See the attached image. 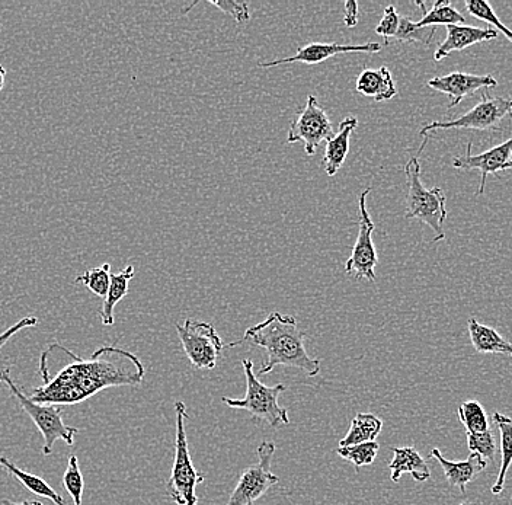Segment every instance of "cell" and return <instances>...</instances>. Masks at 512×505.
<instances>
[{"label":"cell","instance_id":"obj_1","mask_svg":"<svg viewBox=\"0 0 512 505\" xmlns=\"http://www.w3.org/2000/svg\"><path fill=\"white\" fill-rule=\"evenodd\" d=\"M59 350L70 357L60 372L48 375L47 354H41L40 373L43 385L34 389L31 399L37 404L76 405L104 389L114 386H137L143 382L144 366L136 354L117 347H101L91 359H82L63 345Z\"/></svg>","mask_w":512,"mask_h":505},{"label":"cell","instance_id":"obj_2","mask_svg":"<svg viewBox=\"0 0 512 505\" xmlns=\"http://www.w3.org/2000/svg\"><path fill=\"white\" fill-rule=\"evenodd\" d=\"M246 341L267 351V361L259 370V375H268L277 366L296 367L309 377L320 373V361L307 354L304 332L300 331L297 319L293 316L271 313L261 324L246 329L242 340L224 348H233Z\"/></svg>","mask_w":512,"mask_h":505},{"label":"cell","instance_id":"obj_3","mask_svg":"<svg viewBox=\"0 0 512 505\" xmlns=\"http://www.w3.org/2000/svg\"><path fill=\"white\" fill-rule=\"evenodd\" d=\"M408 194H406V219H418L430 226L435 233L432 242L444 241V223L447 220V197L440 187L427 190L421 181V163L419 159H409L405 165Z\"/></svg>","mask_w":512,"mask_h":505},{"label":"cell","instance_id":"obj_4","mask_svg":"<svg viewBox=\"0 0 512 505\" xmlns=\"http://www.w3.org/2000/svg\"><path fill=\"white\" fill-rule=\"evenodd\" d=\"M176 437L175 457L169 478L168 497L178 505H197V487L203 484L204 475L195 469L192 463L187 437V405L182 401L175 402Z\"/></svg>","mask_w":512,"mask_h":505},{"label":"cell","instance_id":"obj_5","mask_svg":"<svg viewBox=\"0 0 512 505\" xmlns=\"http://www.w3.org/2000/svg\"><path fill=\"white\" fill-rule=\"evenodd\" d=\"M0 383H3V385L8 388V391L11 392V395L19 402L22 409L27 412L32 423L37 425L38 431H40L44 439V455H51L57 440H63L67 446H73L76 434L79 433V428L70 427V425L64 423L62 407L37 404V402L32 401L31 396L25 395V393L19 389V386L16 385L15 380L12 379L11 369H9V367L0 370Z\"/></svg>","mask_w":512,"mask_h":505},{"label":"cell","instance_id":"obj_6","mask_svg":"<svg viewBox=\"0 0 512 505\" xmlns=\"http://www.w3.org/2000/svg\"><path fill=\"white\" fill-rule=\"evenodd\" d=\"M246 377V395L243 399L223 398L229 408L245 409L256 420L265 421L272 428L290 424L287 409L278 404V396L286 392V386H267L256 377L252 360H242Z\"/></svg>","mask_w":512,"mask_h":505},{"label":"cell","instance_id":"obj_7","mask_svg":"<svg viewBox=\"0 0 512 505\" xmlns=\"http://www.w3.org/2000/svg\"><path fill=\"white\" fill-rule=\"evenodd\" d=\"M176 331L185 356L195 369L211 370L217 366L224 344L213 325L187 319L184 325L176 324Z\"/></svg>","mask_w":512,"mask_h":505},{"label":"cell","instance_id":"obj_8","mask_svg":"<svg viewBox=\"0 0 512 505\" xmlns=\"http://www.w3.org/2000/svg\"><path fill=\"white\" fill-rule=\"evenodd\" d=\"M507 117H512V99L489 97V92L485 89L479 104L472 110L460 115L456 120L434 121L419 131V134L425 137L430 131L450 129L496 130Z\"/></svg>","mask_w":512,"mask_h":505},{"label":"cell","instance_id":"obj_9","mask_svg":"<svg viewBox=\"0 0 512 505\" xmlns=\"http://www.w3.org/2000/svg\"><path fill=\"white\" fill-rule=\"evenodd\" d=\"M256 453L258 462L240 473L238 485L233 489L227 505H254L256 500L280 482V478L271 472L275 444L271 441H262Z\"/></svg>","mask_w":512,"mask_h":505},{"label":"cell","instance_id":"obj_10","mask_svg":"<svg viewBox=\"0 0 512 505\" xmlns=\"http://www.w3.org/2000/svg\"><path fill=\"white\" fill-rule=\"evenodd\" d=\"M371 188H366L360 194L358 200V210H360V219H358V236L355 244L352 246L351 257L345 262V271L355 280L376 281V267L379 264L376 246L373 242V233L376 230L373 220L367 210V197Z\"/></svg>","mask_w":512,"mask_h":505},{"label":"cell","instance_id":"obj_11","mask_svg":"<svg viewBox=\"0 0 512 505\" xmlns=\"http://www.w3.org/2000/svg\"><path fill=\"white\" fill-rule=\"evenodd\" d=\"M334 134L331 120L320 107L318 98L315 95H309L306 105L297 114L296 120L291 123L287 143L288 145L303 143L307 155L313 156L322 142L331 139Z\"/></svg>","mask_w":512,"mask_h":505},{"label":"cell","instance_id":"obj_12","mask_svg":"<svg viewBox=\"0 0 512 505\" xmlns=\"http://www.w3.org/2000/svg\"><path fill=\"white\" fill-rule=\"evenodd\" d=\"M453 166L456 169H462V171L478 169L480 172L478 196H482L485 193L488 175L512 169V137L505 140L501 145L495 146L494 149L480 153V155H472V143H469L466 153L453 159Z\"/></svg>","mask_w":512,"mask_h":505},{"label":"cell","instance_id":"obj_13","mask_svg":"<svg viewBox=\"0 0 512 505\" xmlns=\"http://www.w3.org/2000/svg\"><path fill=\"white\" fill-rule=\"evenodd\" d=\"M382 46L379 43L366 44H339V43H310L300 47L294 56L286 59L272 60V62L261 63L262 69H271L281 65H290V63H303V65L315 66L338 54L347 53H380Z\"/></svg>","mask_w":512,"mask_h":505},{"label":"cell","instance_id":"obj_14","mask_svg":"<svg viewBox=\"0 0 512 505\" xmlns=\"http://www.w3.org/2000/svg\"><path fill=\"white\" fill-rule=\"evenodd\" d=\"M434 91L450 97L448 108L457 107L464 98L472 97L480 89L495 88L498 81L492 75H470V73L453 72L450 75L430 79L427 82Z\"/></svg>","mask_w":512,"mask_h":505},{"label":"cell","instance_id":"obj_15","mask_svg":"<svg viewBox=\"0 0 512 505\" xmlns=\"http://www.w3.org/2000/svg\"><path fill=\"white\" fill-rule=\"evenodd\" d=\"M498 35V31L492 30V28L483 30V28L469 27V25H448L446 40L438 46L434 60L441 62L454 51L466 50L467 47L475 46V44L494 40Z\"/></svg>","mask_w":512,"mask_h":505},{"label":"cell","instance_id":"obj_16","mask_svg":"<svg viewBox=\"0 0 512 505\" xmlns=\"http://www.w3.org/2000/svg\"><path fill=\"white\" fill-rule=\"evenodd\" d=\"M431 457L440 463L450 487L459 488L463 494L466 492V485L488 468V462L482 459L478 453H472L469 459L463 460V462H453V460L446 459L440 450L432 449Z\"/></svg>","mask_w":512,"mask_h":505},{"label":"cell","instance_id":"obj_17","mask_svg":"<svg viewBox=\"0 0 512 505\" xmlns=\"http://www.w3.org/2000/svg\"><path fill=\"white\" fill-rule=\"evenodd\" d=\"M358 127V120L355 117L344 118L339 124V130L336 131L331 139L326 140L325 156H323V168L329 177H335L339 169L347 161L350 153L351 134Z\"/></svg>","mask_w":512,"mask_h":505},{"label":"cell","instance_id":"obj_18","mask_svg":"<svg viewBox=\"0 0 512 505\" xmlns=\"http://www.w3.org/2000/svg\"><path fill=\"white\" fill-rule=\"evenodd\" d=\"M355 89L364 97L373 98L376 102L389 101L398 94L392 73L386 66L379 69H364L357 78Z\"/></svg>","mask_w":512,"mask_h":505},{"label":"cell","instance_id":"obj_19","mask_svg":"<svg viewBox=\"0 0 512 505\" xmlns=\"http://www.w3.org/2000/svg\"><path fill=\"white\" fill-rule=\"evenodd\" d=\"M393 460L390 462V478L393 482L400 481L403 473H411L416 482H425L430 479L431 471L421 453L412 446L393 447Z\"/></svg>","mask_w":512,"mask_h":505},{"label":"cell","instance_id":"obj_20","mask_svg":"<svg viewBox=\"0 0 512 505\" xmlns=\"http://www.w3.org/2000/svg\"><path fill=\"white\" fill-rule=\"evenodd\" d=\"M470 341L479 354H505L512 357V343L505 340L496 329L480 324L478 319L470 318L467 322Z\"/></svg>","mask_w":512,"mask_h":505},{"label":"cell","instance_id":"obj_21","mask_svg":"<svg viewBox=\"0 0 512 505\" xmlns=\"http://www.w3.org/2000/svg\"><path fill=\"white\" fill-rule=\"evenodd\" d=\"M134 276H136V271H134L133 265H128L121 273H111L110 289H108L107 296H105L104 303H102V308L99 310L102 325H114L115 306L127 296L128 286H130V281L133 280Z\"/></svg>","mask_w":512,"mask_h":505},{"label":"cell","instance_id":"obj_22","mask_svg":"<svg viewBox=\"0 0 512 505\" xmlns=\"http://www.w3.org/2000/svg\"><path fill=\"white\" fill-rule=\"evenodd\" d=\"M0 466L5 469L6 472L11 473L12 476L22 485L32 492V494L38 495L41 498H47L54 505H66V501L63 500L62 495L50 487L43 478L40 476L32 475L27 471L19 469L15 463H12L8 457H0Z\"/></svg>","mask_w":512,"mask_h":505},{"label":"cell","instance_id":"obj_23","mask_svg":"<svg viewBox=\"0 0 512 505\" xmlns=\"http://www.w3.org/2000/svg\"><path fill=\"white\" fill-rule=\"evenodd\" d=\"M492 421L501 434V468L496 476L494 487L491 489L492 494L499 495L504 491L508 469L512 465V418L501 414V412H495L492 415Z\"/></svg>","mask_w":512,"mask_h":505},{"label":"cell","instance_id":"obj_24","mask_svg":"<svg viewBox=\"0 0 512 505\" xmlns=\"http://www.w3.org/2000/svg\"><path fill=\"white\" fill-rule=\"evenodd\" d=\"M383 430V421L374 414H360L355 415L354 420L351 421L350 430L347 436L339 441V447L354 446V444L371 443L376 441Z\"/></svg>","mask_w":512,"mask_h":505},{"label":"cell","instance_id":"obj_25","mask_svg":"<svg viewBox=\"0 0 512 505\" xmlns=\"http://www.w3.org/2000/svg\"><path fill=\"white\" fill-rule=\"evenodd\" d=\"M424 11V9H422ZM424 17L421 21L415 22L418 28H435L437 25H459L466 24V19L463 15L453 8L448 0H441V2L434 3L431 11H424Z\"/></svg>","mask_w":512,"mask_h":505},{"label":"cell","instance_id":"obj_26","mask_svg":"<svg viewBox=\"0 0 512 505\" xmlns=\"http://www.w3.org/2000/svg\"><path fill=\"white\" fill-rule=\"evenodd\" d=\"M459 418L467 433H485L491 428L488 414L478 401H467L460 405Z\"/></svg>","mask_w":512,"mask_h":505},{"label":"cell","instance_id":"obj_27","mask_svg":"<svg viewBox=\"0 0 512 505\" xmlns=\"http://www.w3.org/2000/svg\"><path fill=\"white\" fill-rule=\"evenodd\" d=\"M380 444L377 441L371 443L354 444V446L338 447L336 453L342 459L351 462L355 468L360 469L363 466L373 465L377 455H379Z\"/></svg>","mask_w":512,"mask_h":505},{"label":"cell","instance_id":"obj_28","mask_svg":"<svg viewBox=\"0 0 512 505\" xmlns=\"http://www.w3.org/2000/svg\"><path fill=\"white\" fill-rule=\"evenodd\" d=\"M76 283L83 284L88 287L96 296H107L108 289H110L111 281V265L102 264L101 267L92 268V270L85 271L76 277Z\"/></svg>","mask_w":512,"mask_h":505},{"label":"cell","instance_id":"obj_29","mask_svg":"<svg viewBox=\"0 0 512 505\" xmlns=\"http://www.w3.org/2000/svg\"><path fill=\"white\" fill-rule=\"evenodd\" d=\"M63 485L64 489L72 497L73 505H82L85 481H83V475L79 468V459L76 455H70L69 460H67L66 472L63 475Z\"/></svg>","mask_w":512,"mask_h":505},{"label":"cell","instance_id":"obj_30","mask_svg":"<svg viewBox=\"0 0 512 505\" xmlns=\"http://www.w3.org/2000/svg\"><path fill=\"white\" fill-rule=\"evenodd\" d=\"M466 5L467 11L472 17L480 19V21L488 22V24L494 25L498 33H502L507 37L508 41L512 43V30L507 27V25L502 24L501 19L496 17L494 9L489 5L488 2H483V0H466L464 2Z\"/></svg>","mask_w":512,"mask_h":505},{"label":"cell","instance_id":"obj_31","mask_svg":"<svg viewBox=\"0 0 512 505\" xmlns=\"http://www.w3.org/2000/svg\"><path fill=\"white\" fill-rule=\"evenodd\" d=\"M434 35L435 28H418L412 19L400 17L399 30L395 38L400 43H422L428 46L434 40Z\"/></svg>","mask_w":512,"mask_h":505},{"label":"cell","instance_id":"obj_32","mask_svg":"<svg viewBox=\"0 0 512 505\" xmlns=\"http://www.w3.org/2000/svg\"><path fill=\"white\" fill-rule=\"evenodd\" d=\"M467 447H469L470 453H478L486 462L494 460L496 443L492 428L486 430L485 433H467Z\"/></svg>","mask_w":512,"mask_h":505},{"label":"cell","instance_id":"obj_33","mask_svg":"<svg viewBox=\"0 0 512 505\" xmlns=\"http://www.w3.org/2000/svg\"><path fill=\"white\" fill-rule=\"evenodd\" d=\"M211 5L219 8L224 14L235 19L240 25L248 24L251 15H249V5L246 2H233V0H210Z\"/></svg>","mask_w":512,"mask_h":505},{"label":"cell","instance_id":"obj_34","mask_svg":"<svg viewBox=\"0 0 512 505\" xmlns=\"http://www.w3.org/2000/svg\"><path fill=\"white\" fill-rule=\"evenodd\" d=\"M400 24V17L398 11H396L395 6H387L384 9V14L382 21L376 27V34L383 37L384 40H389L390 37H395L396 33H398Z\"/></svg>","mask_w":512,"mask_h":505},{"label":"cell","instance_id":"obj_35","mask_svg":"<svg viewBox=\"0 0 512 505\" xmlns=\"http://www.w3.org/2000/svg\"><path fill=\"white\" fill-rule=\"evenodd\" d=\"M38 325V319L35 316H27V318L21 319V321L16 322L15 325H12L11 328L6 329L5 332L0 334V350L5 347L6 343L14 337L15 334H18L19 331L25 328H34V326Z\"/></svg>","mask_w":512,"mask_h":505},{"label":"cell","instance_id":"obj_36","mask_svg":"<svg viewBox=\"0 0 512 505\" xmlns=\"http://www.w3.org/2000/svg\"><path fill=\"white\" fill-rule=\"evenodd\" d=\"M345 25L348 28L355 27L358 22V3L357 2H347L345 3V17H344Z\"/></svg>","mask_w":512,"mask_h":505},{"label":"cell","instance_id":"obj_37","mask_svg":"<svg viewBox=\"0 0 512 505\" xmlns=\"http://www.w3.org/2000/svg\"><path fill=\"white\" fill-rule=\"evenodd\" d=\"M2 505H44L41 501H21V503H15V501L11 500H3Z\"/></svg>","mask_w":512,"mask_h":505},{"label":"cell","instance_id":"obj_38","mask_svg":"<svg viewBox=\"0 0 512 505\" xmlns=\"http://www.w3.org/2000/svg\"><path fill=\"white\" fill-rule=\"evenodd\" d=\"M6 69L0 65V91L5 88Z\"/></svg>","mask_w":512,"mask_h":505},{"label":"cell","instance_id":"obj_39","mask_svg":"<svg viewBox=\"0 0 512 505\" xmlns=\"http://www.w3.org/2000/svg\"><path fill=\"white\" fill-rule=\"evenodd\" d=\"M460 505H473V504H469V503H463V504H460Z\"/></svg>","mask_w":512,"mask_h":505}]
</instances>
